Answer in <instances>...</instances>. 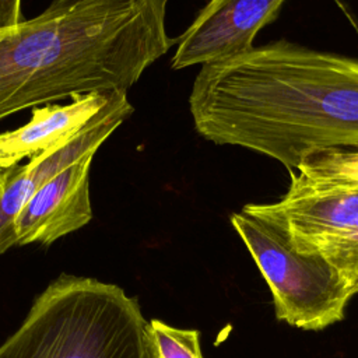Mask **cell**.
<instances>
[{
    "instance_id": "4",
    "label": "cell",
    "mask_w": 358,
    "mask_h": 358,
    "mask_svg": "<svg viewBox=\"0 0 358 358\" xmlns=\"http://www.w3.org/2000/svg\"><path fill=\"white\" fill-rule=\"evenodd\" d=\"M231 224L270 287L278 320L322 330L344 319L354 292L336 268L294 250L275 228L242 211L231 215Z\"/></svg>"
},
{
    "instance_id": "8",
    "label": "cell",
    "mask_w": 358,
    "mask_h": 358,
    "mask_svg": "<svg viewBox=\"0 0 358 358\" xmlns=\"http://www.w3.org/2000/svg\"><path fill=\"white\" fill-rule=\"evenodd\" d=\"M122 91L77 94L66 105L46 103L34 108L21 127L0 133V172L24 158L52 152L87 129Z\"/></svg>"
},
{
    "instance_id": "2",
    "label": "cell",
    "mask_w": 358,
    "mask_h": 358,
    "mask_svg": "<svg viewBox=\"0 0 358 358\" xmlns=\"http://www.w3.org/2000/svg\"><path fill=\"white\" fill-rule=\"evenodd\" d=\"M169 0H52L0 34V120L94 91L127 92L176 45Z\"/></svg>"
},
{
    "instance_id": "1",
    "label": "cell",
    "mask_w": 358,
    "mask_h": 358,
    "mask_svg": "<svg viewBox=\"0 0 358 358\" xmlns=\"http://www.w3.org/2000/svg\"><path fill=\"white\" fill-rule=\"evenodd\" d=\"M189 109L206 140L267 155L289 171L358 147V57L280 39L201 66Z\"/></svg>"
},
{
    "instance_id": "6",
    "label": "cell",
    "mask_w": 358,
    "mask_h": 358,
    "mask_svg": "<svg viewBox=\"0 0 358 358\" xmlns=\"http://www.w3.org/2000/svg\"><path fill=\"white\" fill-rule=\"evenodd\" d=\"M127 92H120L110 105L66 145L29 158L25 165H15L7 182L0 179V255L17 246L14 221L32 194L66 166L99 147L133 113Z\"/></svg>"
},
{
    "instance_id": "10",
    "label": "cell",
    "mask_w": 358,
    "mask_h": 358,
    "mask_svg": "<svg viewBox=\"0 0 358 358\" xmlns=\"http://www.w3.org/2000/svg\"><path fill=\"white\" fill-rule=\"evenodd\" d=\"M145 358H203L200 333L151 319L144 326Z\"/></svg>"
},
{
    "instance_id": "3",
    "label": "cell",
    "mask_w": 358,
    "mask_h": 358,
    "mask_svg": "<svg viewBox=\"0 0 358 358\" xmlns=\"http://www.w3.org/2000/svg\"><path fill=\"white\" fill-rule=\"evenodd\" d=\"M145 322L119 285L62 274L34 299L0 358H145Z\"/></svg>"
},
{
    "instance_id": "11",
    "label": "cell",
    "mask_w": 358,
    "mask_h": 358,
    "mask_svg": "<svg viewBox=\"0 0 358 358\" xmlns=\"http://www.w3.org/2000/svg\"><path fill=\"white\" fill-rule=\"evenodd\" d=\"M24 21L21 0H0V34Z\"/></svg>"
},
{
    "instance_id": "5",
    "label": "cell",
    "mask_w": 358,
    "mask_h": 358,
    "mask_svg": "<svg viewBox=\"0 0 358 358\" xmlns=\"http://www.w3.org/2000/svg\"><path fill=\"white\" fill-rule=\"evenodd\" d=\"M285 0H210L176 38L172 69L214 64L246 53Z\"/></svg>"
},
{
    "instance_id": "7",
    "label": "cell",
    "mask_w": 358,
    "mask_h": 358,
    "mask_svg": "<svg viewBox=\"0 0 358 358\" xmlns=\"http://www.w3.org/2000/svg\"><path fill=\"white\" fill-rule=\"evenodd\" d=\"M94 155H84L38 187L15 217L17 246H48L92 220L90 172Z\"/></svg>"
},
{
    "instance_id": "9",
    "label": "cell",
    "mask_w": 358,
    "mask_h": 358,
    "mask_svg": "<svg viewBox=\"0 0 358 358\" xmlns=\"http://www.w3.org/2000/svg\"><path fill=\"white\" fill-rule=\"evenodd\" d=\"M291 178L315 187L358 190V147L331 148L305 158Z\"/></svg>"
}]
</instances>
